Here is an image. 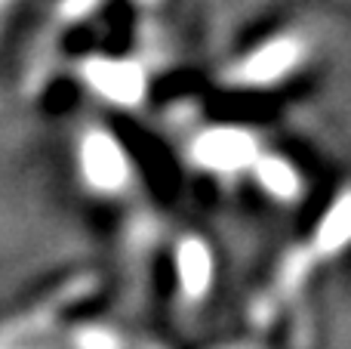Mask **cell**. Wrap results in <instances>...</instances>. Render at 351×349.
Masks as SVG:
<instances>
[{"label": "cell", "mask_w": 351, "mask_h": 349, "mask_svg": "<svg viewBox=\"0 0 351 349\" xmlns=\"http://www.w3.org/2000/svg\"><path fill=\"white\" fill-rule=\"evenodd\" d=\"M348 235H351V204H342L327 223V245L348 238Z\"/></svg>", "instance_id": "2"}, {"label": "cell", "mask_w": 351, "mask_h": 349, "mask_svg": "<svg viewBox=\"0 0 351 349\" xmlns=\"http://www.w3.org/2000/svg\"><path fill=\"white\" fill-rule=\"evenodd\" d=\"M204 161L216 167H237L250 158V139L241 133H213L200 146Z\"/></svg>", "instance_id": "1"}, {"label": "cell", "mask_w": 351, "mask_h": 349, "mask_svg": "<svg viewBox=\"0 0 351 349\" xmlns=\"http://www.w3.org/2000/svg\"><path fill=\"white\" fill-rule=\"evenodd\" d=\"M265 179L271 183V189H278V192H290L293 189V173L287 170L284 164H278V161H271V164L265 167Z\"/></svg>", "instance_id": "3"}]
</instances>
